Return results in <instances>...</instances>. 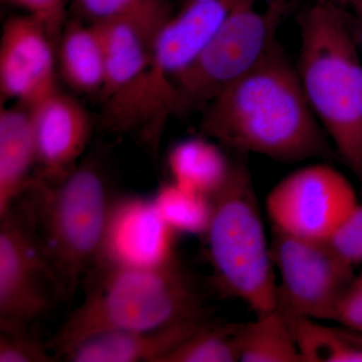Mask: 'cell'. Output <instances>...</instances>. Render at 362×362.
<instances>
[{
    "label": "cell",
    "mask_w": 362,
    "mask_h": 362,
    "mask_svg": "<svg viewBox=\"0 0 362 362\" xmlns=\"http://www.w3.org/2000/svg\"><path fill=\"white\" fill-rule=\"evenodd\" d=\"M201 127L223 146L279 162L334 156L297 66L279 42L204 107Z\"/></svg>",
    "instance_id": "1"
},
{
    "label": "cell",
    "mask_w": 362,
    "mask_h": 362,
    "mask_svg": "<svg viewBox=\"0 0 362 362\" xmlns=\"http://www.w3.org/2000/svg\"><path fill=\"white\" fill-rule=\"evenodd\" d=\"M85 297L47 345L62 359L83 340L110 331H146L207 315L197 280L177 257L152 268L95 265Z\"/></svg>",
    "instance_id": "2"
},
{
    "label": "cell",
    "mask_w": 362,
    "mask_h": 362,
    "mask_svg": "<svg viewBox=\"0 0 362 362\" xmlns=\"http://www.w3.org/2000/svg\"><path fill=\"white\" fill-rule=\"evenodd\" d=\"M302 87L337 156L362 187V59L354 16L316 0L298 16Z\"/></svg>",
    "instance_id": "3"
},
{
    "label": "cell",
    "mask_w": 362,
    "mask_h": 362,
    "mask_svg": "<svg viewBox=\"0 0 362 362\" xmlns=\"http://www.w3.org/2000/svg\"><path fill=\"white\" fill-rule=\"evenodd\" d=\"M23 197L32 211L64 301L71 303L99 257L117 199L108 175L99 162L83 158L61 180L33 177Z\"/></svg>",
    "instance_id": "4"
},
{
    "label": "cell",
    "mask_w": 362,
    "mask_h": 362,
    "mask_svg": "<svg viewBox=\"0 0 362 362\" xmlns=\"http://www.w3.org/2000/svg\"><path fill=\"white\" fill-rule=\"evenodd\" d=\"M211 201L204 237L216 288L246 304L256 316L275 310L279 292L270 240L247 166L233 164L225 187Z\"/></svg>",
    "instance_id": "5"
},
{
    "label": "cell",
    "mask_w": 362,
    "mask_h": 362,
    "mask_svg": "<svg viewBox=\"0 0 362 362\" xmlns=\"http://www.w3.org/2000/svg\"><path fill=\"white\" fill-rule=\"evenodd\" d=\"M300 0H238L197 61L175 82V115L204 110L223 88L256 66Z\"/></svg>",
    "instance_id": "6"
},
{
    "label": "cell",
    "mask_w": 362,
    "mask_h": 362,
    "mask_svg": "<svg viewBox=\"0 0 362 362\" xmlns=\"http://www.w3.org/2000/svg\"><path fill=\"white\" fill-rule=\"evenodd\" d=\"M59 302L61 286L21 197L0 216V330L30 333Z\"/></svg>",
    "instance_id": "7"
},
{
    "label": "cell",
    "mask_w": 362,
    "mask_h": 362,
    "mask_svg": "<svg viewBox=\"0 0 362 362\" xmlns=\"http://www.w3.org/2000/svg\"><path fill=\"white\" fill-rule=\"evenodd\" d=\"M271 256L280 276L279 306L332 321L343 294L356 277L354 268L328 240L306 239L272 228Z\"/></svg>",
    "instance_id": "8"
},
{
    "label": "cell",
    "mask_w": 362,
    "mask_h": 362,
    "mask_svg": "<svg viewBox=\"0 0 362 362\" xmlns=\"http://www.w3.org/2000/svg\"><path fill=\"white\" fill-rule=\"evenodd\" d=\"M359 201L349 178L328 163L293 171L266 199L272 228L296 237L328 240Z\"/></svg>",
    "instance_id": "9"
},
{
    "label": "cell",
    "mask_w": 362,
    "mask_h": 362,
    "mask_svg": "<svg viewBox=\"0 0 362 362\" xmlns=\"http://www.w3.org/2000/svg\"><path fill=\"white\" fill-rule=\"evenodd\" d=\"M56 42L33 16H13L6 21L0 39V93L30 108L57 92Z\"/></svg>",
    "instance_id": "10"
},
{
    "label": "cell",
    "mask_w": 362,
    "mask_h": 362,
    "mask_svg": "<svg viewBox=\"0 0 362 362\" xmlns=\"http://www.w3.org/2000/svg\"><path fill=\"white\" fill-rule=\"evenodd\" d=\"M175 235L153 199L134 195L117 197L95 265L121 268L163 265L176 257Z\"/></svg>",
    "instance_id": "11"
},
{
    "label": "cell",
    "mask_w": 362,
    "mask_h": 362,
    "mask_svg": "<svg viewBox=\"0 0 362 362\" xmlns=\"http://www.w3.org/2000/svg\"><path fill=\"white\" fill-rule=\"evenodd\" d=\"M171 16L169 0H151L124 16L96 23L106 59L105 83L99 94L104 104L141 77L157 35Z\"/></svg>",
    "instance_id": "12"
},
{
    "label": "cell",
    "mask_w": 362,
    "mask_h": 362,
    "mask_svg": "<svg viewBox=\"0 0 362 362\" xmlns=\"http://www.w3.org/2000/svg\"><path fill=\"white\" fill-rule=\"evenodd\" d=\"M32 118L37 173L33 177L61 180L77 168L92 136V121L77 100L59 90L33 105Z\"/></svg>",
    "instance_id": "13"
},
{
    "label": "cell",
    "mask_w": 362,
    "mask_h": 362,
    "mask_svg": "<svg viewBox=\"0 0 362 362\" xmlns=\"http://www.w3.org/2000/svg\"><path fill=\"white\" fill-rule=\"evenodd\" d=\"M209 320V315L146 331H110L83 340L62 358L68 362H161Z\"/></svg>",
    "instance_id": "14"
},
{
    "label": "cell",
    "mask_w": 362,
    "mask_h": 362,
    "mask_svg": "<svg viewBox=\"0 0 362 362\" xmlns=\"http://www.w3.org/2000/svg\"><path fill=\"white\" fill-rule=\"evenodd\" d=\"M37 168L32 118L25 107L0 111V216L23 197Z\"/></svg>",
    "instance_id": "15"
},
{
    "label": "cell",
    "mask_w": 362,
    "mask_h": 362,
    "mask_svg": "<svg viewBox=\"0 0 362 362\" xmlns=\"http://www.w3.org/2000/svg\"><path fill=\"white\" fill-rule=\"evenodd\" d=\"M58 66L62 77L81 94H100L105 83L103 37L96 23H66L59 37Z\"/></svg>",
    "instance_id": "16"
},
{
    "label": "cell",
    "mask_w": 362,
    "mask_h": 362,
    "mask_svg": "<svg viewBox=\"0 0 362 362\" xmlns=\"http://www.w3.org/2000/svg\"><path fill=\"white\" fill-rule=\"evenodd\" d=\"M233 165L218 145L202 138L177 143L168 156L173 182L209 197L225 187Z\"/></svg>",
    "instance_id": "17"
},
{
    "label": "cell",
    "mask_w": 362,
    "mask_h": 362,
    "mask_svg": "<svg viewBox=\"0 0 362 362\" xmlns=\"http://www.w3.org/2000/svg\"><path fill=\"white\" fill-rule=\"evenodd\" d=\"M240 361L303 362L291 324L280 307L242 324Z\"/></svg>",
    "instance_id": "18"
},
{
    "label": "cell",
    "mask_w": 362,
    "mask_h": 362,
    "mask_svg": "<svg viewBox=\"0 0 362 362\" xmlns=\"http://www.w3.org/2000/svg\"><path fill=\"white\" fill-rule=\"evenodd\" d=\"M279 307L289 319L303 362H362V349L349 339L342 327H329Z\"/></svg>",
    "instance_id": "19"
},
{
    "label": "cell",
    "mask_w": 362,
    "mask_h": 362,
    "mask_svg": "<svg viewBox=\"0 0 362 362\" xmlns=\"http://www.w3.org/2000/svg\"><path fill=\"white\" fill-rule=\"evenodd\" d=\"M240 327L242 324L209 320L161 362L240 361Z\"/></svg>",
    "instance_id": "20"
},
{
    "label": "cell",
    "mask_w": 362,
    "mask_h": 362,
    "mask_svg": "<svg viewBox=\"0 0 362 362\" xmlns=\"http://www.w3.org/2000/svg\"><path fill=\"white\" fill-rule=\"evenodd\" d=\"M152 199L163 221L175 233L206 235L213 214L211 197L171 181L159 188Z\"/></svg>",
    "instance_id": "21"
},
{
    "label": "cell",
    "mask_w": 362,
    "mask_h": 362,
    "mask_svg": "<svg viewBox=\"0 0 362 362\" xmlns=\"http://www.w3.org/2000/svg\"><path fill=\"white\" fill-rule=\"evenodd\" d=\"M58 359L30 333H0V362H52Z\"/></svg>",
    "instance_id": "22"
},
{
    "label": "cell",
    "mask_w": 362,
    "mask_h": 362,
    "mask_svg": "<svg viewBox=\"0 0 362 362\" xmlns=\"http://www.w3.org/2000/svg\"><path fill=\"white\" fill-rule=\"evenodd\" d=\"M328 242L350 265H362V197Z\"/></svg>",
    "instance_id": "23"
},
{
    "label": "cell",
    "mask_w": 362,
    "mask_h": 362,
    "mask_svg": "<svg viewBox=\"0 0 362 362\" xmlns=\"http://www.w3.org/2000/svg\"><path fill=\"white\" fill-rule=\"evenodd\" d=\"M18 6L26 14L40 21L59 44V37L66 25V0H6Z\"/></svg>",
    "instance_id": "24"
},
{
    "label": "cell",
    "mask_w": 362,
    "mask_h": 362,
    "mask_svg": "<svg viewBox=\"0 0 362 362\" xmlns=\"http://www.w3.org/2000/svg\"><path fill=\"white\" fill-rule=\"evenodd\" d=\"M151 0H75L78 11L90 23H103L134 11Z\"/></svg>",
    "instance_id": "25"
},
{
    "label": "cell",
    "mask_w": 362,
    "mask_h": 362,
    "mask_svg": "<svg viewBox=\"0 0 362 362\" xmlns=\"http://www.w3.org/2000/svg\"><path fill=\"white\" fill-rule=\"evenodd\" d=\"M332 321L343 328L362 333V272L356 275L343 294Z\"/></svg>",
    "instance_id": "26"
},
{
    "label": "cell",
    "mask_w": 362,
    "mask_h": 362,
    "mask_svg": "<svg viewBox=\"0 0 362 362\" xmlns=\"http://www.w3.org/2000/svg\"><path fill=\"white\" fill-rule=\"evenodd\" d=\"M320 1L330 2L340 8L349 11L356 18L362 16V0H320Z\"/></svg>",
    "instance_id": "27"
},
{
    "label": "cell",
    "mask_w": 362,
    "mask_h": 362,
    "mask_svg": "<svg viewBox=\"0 0 362 362\" xmlns=\"http://www.w3.org/2000/svg\"><path fill=\"white\" fill-rule=\"evenodd\" d=\"M354 35L357 49L362 59V16L361 18L354 16Z\"/></svg>",
    "instance_id": "28"
},
{
    "label": "cell",
    "mask_w": 362,
    "mask_h": 362,
    "mask_svg": "<svg viewBox=\"0 0 362 362\" xmlns=\"http://www.w3.org/2000/svg\"><path fill=\"white\" fill-rule=\"evenodd\" d=\"M343 329H344L345 333H346V335L349 337V339L351 340L352 342L356 343L357 346L361 347L362 349V333L349 330L346 329V328H343Z\"/></svg>",
    "instance_id": "29"
},
{
    "label": "cell",
    "mask_w": 362,
    "mask_h": 362,
    "mask_svg": "<svg viewBox=\"0 0 362 362\" xmlns=\"http://www.w3.org/2000/svg\"><path fill=\"white\" fill-rule=\"evenodd\" d=\"M202 1V0H182V4H181V7L188 6L190 4H194V2Z\"/></svg>",
    "instance_id": "30"
}]
</instances>
